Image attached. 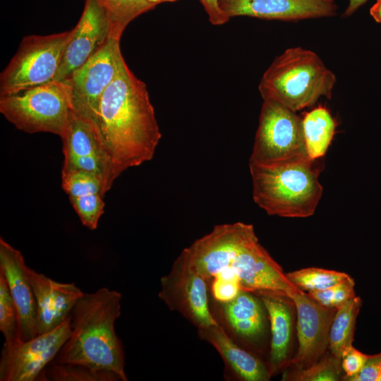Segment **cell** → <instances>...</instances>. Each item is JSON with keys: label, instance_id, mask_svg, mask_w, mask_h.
<instances>
[{"label": "cell", "instance_id": "obj_1", "mask_svg": "<svg viewBox=\"0 0 381 381\" xmlns=\"http://www.w3.org/2000/svg\"><path fill=\"white\" fill-rule=\"evenodd\" d=\"M96 126L119 176L152 159L162 133L145 84L126 62L102 95Z\"/></svg>", "mask_w": 381, "mask_h": 381}, {"label": "cell", "instance_id": "obj_2", "mask_svg": "<svg viewBox=\"0 0 381 381\" xmlns=\"http://www.w3.org/2000/svg\"><path fill=\"white\" fill-rule=\"evenodd\" d=\"M121 294L102 287L84 294L71 313V333L54 361L114 372L127 381L124 353L115 331Z\"/></svg>", "mask_w": 381, "mask_h": 381}, {"label": "cell", "instance_id": "obj_3", "mask_svg": "<svg viewBox=\"0 0 381 381\" xmlns=\"http://www.w3.org/2000/svg\"><path fill=\"white\" fill-rule=\"evenodd\" d=\"M316 161L306 157L269 165L249 164L254 202L270 215H313L322 194Z\"/></svg>", "mask_w": 381, "mask_h": 381}, {"label": "cell", "instance_id": "obj_4", "mask_svg": "<svg viewBox=\"0 0 381 381\" xmlns=\"http://www.w3.org/2000/svg\"><path fill=\"white\" fill-rule=\"evenodd\" d=\"M336 75L314 52L300 47L286 49L264 73L259 86L263 100L277 102L298 111L320 97L330 98Z\"/></svg>", "mask_w": 381, "mask_h": 381}, {"label": "cell", "instance_id": "obj_5", "mask_svg": "<svg viewBox=\"0 0 381 381\" xmlns=\"http://www.w3.org/2000/svg\"><path fill=\"white\" fill-rule=\"evenodd\" d=\"M71 111V91L66 80H52L0 99V112L28 133L47 132L61 137Z\"/></svg>", "mask_w": 381, "mask_h": 381}, {"label": "cell", "instance_id": "obj_6", "mask_svg": "<svg viewBox=\"0 0 381 381\" xmlns=\"http://www.w3.org/2000/svg\"><path fill=\"white\" fill-rule=\"evenodd\" d=\"M74 30L23 37L0 75V95L16 94L54 80Z\"/></svg>", "mask_w": 381, "mask_h": 381}, {"label": "cell", "instance_id": "obj_7", "mask_svg": "<svg viewBox=\"0 0 381 381\" xmlns=\"http://www.w3.org/2000/svg\"><path fill=\"white\" fill-rule=\"evenodd\" d=\"M306 157L302 119L277 102L264 100L249 164L269 165Z\"/></svg>", "mask_w": 381, "mask_h": 381}, {"label": "cell", "instance_id": "obj_8", "mask_svg": "<svg viewBox=\"0 0 381 381\" xmlns=\"http://www.w3.org/2000/svg\"><path fill=\"white\" fill-rule=\"evenodd\" d=\"M226 270L237 277L241 291L258 296L274 295L291 300V293L298 289L260 243L252 224L243 223Z\"/></svg>", "mask_w": 381, "mask_h": 381}, {"label": "cell", "instance_id": "obj_9", "mask_svg": "<svg viewBox=\"0 0 381 381\" xmlns=\"http://www.w3.org/2000/svg\"><path fill=\"white\" fill-rule=\"evenodd\" d=\"M160 286V300L197 329L217 324L211 310L209 282L188 263L182 252L169 272L161 277Z\"/></svg>", "mask_w": 381, "mask_h": 381}, {"label": "cell", "instance_id": "obj_10", "mask_svg": "<svg viewBox=\"0 0 381 381\" xmlns=\"http://www.w3.org/2000/svg\"><path fill=\"white\" fill-rule=\"evenodd\" d=\"M125 63L120 40L107 42L66 80L71 87L72 109L96 125L101 98Z\"/></svg>", "mask_w": 381, "mask_h": 381}, {"label": "cell", "instance_id": "obj_11", "mask_svg": "<svg viewBox=\"0 0 381 381\" xmlns=\"http://www.w3.org/2000/svg\"><path fill=\"white\" fill-rule=\"evenodd\" d=\"M61 171H83L99 177L109 191L119 176L95 123L73 109L64 135Z\"/></svg>", "mask_w": 381, "mask_h": 381}, {"label": "cell", "instance_id": "obj_12", "mask_svg": "<svg viewBox=\"0 0 381 381\" xmlns=\"http://www.w3.org/2000/svg\"><path fill=\"white\" fill-rule=\"evenodd\" d=\"M70 333L71 315L58 327L31 339L12 344L4 342L0 358V380H38Z\"/></svg>", "mask_w": 381, "mask_h": 381}, {"label": "cell", "instance_id": "obj_13", "mask_svg": "<svg viewBox=\"0 0 381 381\" xmlns=\"http://www.w3.org/2000/svg\"><path fill=\"white\" fill-rule=\"evenodd\" d=\"M290 299L297 311L298 340V351L290 364L301 369L311 365L325 354L337 309L320 305L299 289L291 293Z\"/></svg>", "mask_w": 381, "mask_h": 381}, {"label": "cell", "instance_id": "obj_14", "mask_svg": "<svg viewBox=\"0 0 381 381\" xmlns=\"http://www.w3.org/2000/svg\"><path fill=\"white\" fill-rule=\"evenodd\" d=\"M73 30L54 80H67L111 37L109 18L96 0H85L81 16Z\"/></svg>", "mask_w": 381, "mask_h": 381}, {"label": "cell", "instance_id": "obj_15", "mask_svg": "<svg viewBox=\"0 0 381 381\" xmlns=\"http://www.w3.org/2000/svg\"><path fill=\"white\" fill-rule=\"evenodd\" d=\"M27 274L37 306L38 334L61 325L70 315L84 293L74 283L59 282L27 266Z\"/></svg>", "mask_w": 381, "mask_h": 381}, {"label": "cell", "instance_id": "obj_16", "mask_svg": "<svg viewBox=\"0 0 381 381\" xmlns=\"http://www.w3.org/2000/svg\"><path fill=\"white\" fill-rule=\"evenodd\" d=\"M229 17L250 16L265 19L297 20L334 16V0H219Z\"/></svg>", "mask_w": 381, "mask_h": 381}, {"label": "cell", "instance_id": "obj_17", "mask_svg": "<svg viewBox=\"0 0 381 381\" xmlns=\"http://www.w3.org/2000/svg\"><path fill=\"white\" fill-rule=\"evenodd\" d=\"M210 300L215 320L237 344L255 341L263 335L267 311L261 298L255 294L241 291L228 302Z\"/></svg>", "mask_w": 381, "mask_h": 381}, {"label": "cell", "instance_id": "obj_18", "mask_svg": "<svg viewBox=\"0 0 381 381\" xmlns=\"http://www.w3.org/2000/svg\"><path fill=\"white\" fill-rule=\"evenodd\" d=\"M27 266L21 252L1 238L0 271L6 278L18 312L23 341L37 336L36 301L27 274Z\"/></svg>", "mask_w": 381, "mask_h": 381}, {"label": "cell", "instance_id": "obj_19", "mask_svg": "<svg viewBox=\"0 0 381 381\" xmlns=\"http://www.w3.org/2000/svg\"><path fill=\"white\" fill-rule=\"evenodd\" d=\"M200 339L210 344L224 363V377L228 380L267 381L272 376L268 365L234 341L217 322L198 329Z\"/></svg>", "mask_w": 381, "mask_h": 381}, {"label": "cell", "instance_id": "obj_20", "mask_svg": "<svg viewBox=\"0 0 381 381\" xmlns=\"http://www.w3.org/2000/svg\"><path fill=\"white\" fill-rule=\"evenodd\" d=\"M266 309L271 327L268 368L271 375L286 363L289 352L292 317L291 300L274 295H259Z\"/></svg>", "mask_w": 381, "mask_h": 381}, {"label": "cell", "instance_id": "obj_21", "mask_svg": "<svg viewBox=\"0 0 381 381\" xmlns=\"http://www.w3.org/2000/svg\"><path fill=\"white\" fill-rule=\"evenodd\" d=\"M306 149L312 159L322 157L335 133L337 123L329 110L318 106L306 113L302 119Z\"/></svg>", "mask_w": 381, "mask_h": 381}, {"label": "cell", "instance_id": "obj_22", "mask_svg": "<svg viewBox=\"0 0 381 381\" xmlns=\"http://www.w3.org/2000/svg\"><path fill=\"white\" fill-rule=\"evenodd\" d=\"M362 306V300L355 296L339 308L332 320L328 347L331 353L340 358L351 346L353 340L356 318Z\"/></svg>", "mask_w": 381, "mask_h": 381}, {"label": "cell", "instance_id": "obj_23", "mask_svg": "<svg viewBox=\"0 0 381 381\" xmlns=\"http://www.w3.org/2000/svg\"><path fill=\"white\" fill-rule=\"evenodd\" d=\"M107 13L111 25V37L121 39L126 26L140 14L152 9L156 4L149 0H96Z\"/></svg>", "mask_w": 381, "mask_h": 381}, {"label": "cell", "instance_id": "obj_24", "mask_svg": "<svg viewBox=\"0 0 381 381\" xmlns=\"http://www.w3.org/2000/svg\"><path fill=\"white\" fill-rule=\"evenodd\" d=\"M40 381H123L116 373L76 363L50 362L40 375ZM37 380V381H38Z\"/></svg>", "mask_w": 381, "mask_h": 381}, {"label": "cell", "instance_id": "obj_25", "mask_svg": "<svg viewBox=\"0 0 381 381\" xmlns=\"http://www.w3.org/2000/svg\"><path fill=\"white\" fill-rule=\"evenodd\" d=\"M286 275L296 287L308 293L329 288L349 277L344 272L319 267L303 268Z\"/></svg>", "mask_w": 381, "mask_h": 381}, {"label": "cell", "instance_id": "obj_26", "mask_svg": "<svg viewBox=\"0 0 381 381\" xmlns=\"http://www.w3.org/2000/svg\"><path fill=\"white\" fill-rule=\"evenodd\" d=\"M332 354V353H331ZM341 359L331 356H322L311 365L284 373L283 380L296 381H336L341 375Z\"/></svg>", "mask_w": 381, "mask_h": 381}, {"label": "cell", "instance_id": "obj_27", "mask_svg": "<svg viewBox=\"0 0 381 381\" xmlns=\"http://www.w3.org/2000/svg\"><path fill=\"white\" fill-rule=\"evenodd\" d=\"M0 330L5 343L12 344L20 339L19 319L6 278L0 271Z\"/></svg>", "mask_w": 381, "mask_h": 381}, {"label": "cell", "instance_id": "obj_28", "mask_svg": "<svg viewBox=\"0 0 381 381\" xmlns=\"http://www.w3.org/2000/svg\"><path fill=\"white\" fill-rule=\"evenodd\" d=\"M61 186L69 198L91 193L104 196L107 192L99 177L83 171H61Z\"/></svg>", "mask_w": 381, "mask_h": 381}, {"label": "cell", "instance_id": "obj_29", "mask_svg": "<svg viewBox=\"0 0 381 381\" xmlns=\"http://www.w3.org/2000/svg\"><path fill=\"white\" fill-rule=\"evenodd\" d=\"M104 197L99 193H91L69 198L81 223L90 230L97 229L99 220L104 213Z\"/></svg>", "mask_w": 381, "mask_h": 381}, {"label": "cell", "instance_id": "obj_30", "mask_svg": "<svg viewBox=\"0 0 381 381\" xmlns=\"http://www.w3.org/2000/svg\"><path fill=\"white\" fill-rule=\"evenodd\" d=\"M354 286V280L349 276L329 288L307 294L323 306L338 309L356 296Z\"/></svg>", "mask_w": 381, "mask_h": 381}, {"label": "cell", "instance_id": "obj_31", "mask_svg": "<svg viewBox=\"0 0 381 381\" xmlns=\"http://www.w3.org/2000/svg\"><path fill=\"white\" fill-rule=\"evenodd\" d=\"M210 296L217 302H228L241 291L239 280L230 270H224L214 276L209 282Z\"/></svg>", "mask_w": 381, "mask_h": 381}, {"label": "cell", "instance_id": "obj_32", "mask_svg": "<svg viewBox=\"0 0 381 381\" xmlns=\"http://www.w3.org/2000/svg\"><path fill=\"white\" fill-rule=\"evenodd\" d=\"M368 355L356 349L353 346L349 348L341 356L342 370L345 373L344 380L356 375L363 366Z\"/></svg>", "mask_w": 381, "mask_h": 381}, {"label": "cell", "instance_id": "obj_33", "mask_svg": "<svg viewBox=\"0 0 381 381\" xmlns=\"http://www.w3.org/2000/svg\"><path fill=\"white\" fill-rule=\"evenodd\" d=\"M381 377V353L368 355L361 370L348 381H380Z\"/></svg>", "mask_w": 381, "mask_h": 381}, {"label": "cell", "instance_id": "obj_34", "mask_svg": "<svg viewBox=\"0 0 381 381\" xmlns=\"http://www.w3.org/2000/svg\"><path fill=\"white\" fill-rule=\"evenodd\" d=\"M208 15L210 23L214 25L226 23L229 17L221 8L219 0H199Z\"/></svg>", "mask_w": 381, "mask_h": 381}, {"label": "cell", "instance_id": "obj_35", "mask_svg": "<svg viewBox=\"0 0 381 381\" xmlns=\"http://www.w3.org/2000/svg\"><path fill=\"white\" fill-rule=\"evenodd\" d=\"M368 0H349L348 6L346 11L343 13L344 16H349L352 15L361 6H362Z\"/></svg>", "mask_w": 381, "mask_h": 381}, {"label": "cell", "instance_id": "obj_36", "mask_svg": "<svg viewBox=\"0 0 381 381\" xmlns=\"http://www.w3.org/2000/svg\"><path fill=\"white\" fill-rule=\"evenodd\" d=\"M370 16L378 23L381 24V0H377L370 9Z\"/></svg>", "mask_w": 381, "mask_h": 381}, {"label": "cell", "instance_id": "obj_37", "mask_svg": "<svg viewBox=\"0 0 381 381\" xmlns=\"http://www.w3.org/2000/svg\"><path fill=\"white\" fill-rule=\"evenodd\" d=\"M176 1V0H161V1Z\"/></svg>", "mask_w": 381, "mask_h": 381}, {"label": "cell", "instance_id": "obj_38", "mask_svg": "<svg viewBox=\"0 0 381 381\" xmlns=\"http://www.w3.org/2000/svg\"><path fill=\"white\" fill-rule=\"evenodd\" d=\"M380 381H381V377H380Z\"/></svg>", "mask_w": 381, "mask_h": 381}]
</instances>
